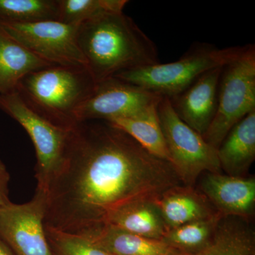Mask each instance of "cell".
<instances>
[{
    "label": "cell",
    "mask_w": 255,
    "mask_h": 255,
    "mask_svg": "<svg viewBox=\"0 0 255 255\" xmlns=\"http://www.w3.org/2000/svg\"><path fill=\"white\" fill-rule=\"evenodd\" d=\"M182 184L171 163L105 121L74 127L65 160L46 192L44 226L90 238L117 211Z\"/></svg>",
    "instance_id": "6da1fadb"
},
{
    "label": "cell",
    "mask_w": 255,
    "mask_h": 255,
    "mask_svg": "<svg viewBox=\"0 0 255 255\" xmlns=\"http://www.w3.org/2000/svg\"><path fill=\"white\" fill-rule=\"evenodd\" d=\"M77 38L96 84L128 70L159 63L155 43L124 11L82 23Z\"/></svg>",
    "instance_id": "7a4b0ae2"
},
{
    "label": "cell",
    "mask_w": 255,
    "mask_h": 255,
    "mask_svg": "<svg viewBox=\"0 0 255 255\" xmlns=\"http://www.w3.org/2000/svg\"><path fill=\"white\" fill-rule=\"evenodd\" d=\"M96 82L86 68L52 65L23 77L16 91L30 110L65 128L78 124L76 112Z\"/></svg>",
    "instance_id": "3957f363"
},
{
    "label": "cell",
    "mask_w": 255,
    "mask_h": 255,
    "mask_svg": "<svg viewBox=\"0 0 255 255\" xmlns=\"http://www.w3.org/2000/svg\"><path fill=\"white\" fill-rule=\"evenodd\" d=\"M243 48H219L209 43H195L172 63H159L128 70L114 77L155 95L170 98L185 90L206 72L226 65L237 57Z\"/></svg>",
    "instance_id": "277c9868"
},
{
    "label": "cell",
    "mask_w": 255,
    "mask_h": 255,
    "mask_svg": "<svg viewBox=\"0 0 255 255\" xmlns=\"http://www.w3.org/2000/svg\"><path fill=\"white\" fill-rule=\"evenodd\" d=\"M255 110V46H243L237 57L223 67L218 107L214 121L203 137L219 148L231 128Z\"/></svg>",
    "instance_id": "5b68a950"
},
{
    "label": "cell",
    "mask_w": 255,
    "mask_h": 255,
    "mask_svg": "<svg viewBox=\"0 0 255 255\" xmlns=\"http://www.w3.org/2000/svg\"><path fill=\"white\" fill-rule=\"evenodd\" d=\"M157 112L171 164L184 185L194 187L201 174L221 173L217 149L178 117L169 98L162 97Z\"/></svg>",
    "instance_id": "8992f818"
},
{
    "label": "cell",
    "mask_w": 255,
    "mask_h": 255,
    "mask_svg": "<svg viewBox=\"0 0 255 255\" xmlns=\"http://www.w3.org/2000/svg\"><path fill=\"white\" fill-rule=\"evenodd\" d=\"M0 110L14 119L29 135L35 151L36 189L46 193L68 152L73 128L50 123L23 103L16 92L0 95Z\"/></svg>",
    "instance_id": "52a82bcc"
},
{
    "label": "cell",
    "mask_w": 255,
    "mask_h": 255,
    "mask_svg": "<svg viewBox=\"0 0 255 255\" xmlns=\"http://www.w3.org/2000/svg\"><path fill=\"white\" fill-rule=\"evenodd\" d=\"M11 36L38 58L60 66L86 68L79 47L78 26L58 20L29 23L0 22Z\"/></svg>",
    "instance_id": "ba28073f"
},
{
    "label": "cell",
    "mask_w": 255,
    "mask_h": 255,
    "mask_svg": "<svg viewBox=\"0 0 255 255\" xmlns=\"http://www.w3.org/2000/svg\"><path fill=\"white\" fill-rule=\"evenodd\" d=\"M46 193L36 189L24 204L0 207V238L15 255H53L46 237Z\"/></svg>",
    "instance_id": "9c48e42d"
},
{
    "label": "cell",
    "mask_w": 255,
    "mask_h": 255,
    "mask_svg": "<svg viewBox=\"0 0 255 255\" xmlns=\"http://www.w3.org/2000/svg\"><path fill=\"white\" fill-rule=\"evenodd\" d=\"M163 97L120 79L111 78L97 83L91 96L76 112L78 123L128 118L157 105Z\"/></svg>",
    "instance_id": "30bf717a"
},
{
    "label": "cell",
    "mask_w": 255,
    "mask_h": 255,
    "mask_svg": "<svg viewBox=\"0 0 255 255\" xmlns=\"http://www.w3.org/2000/svg\"><path fill=\"white\" fill-rule=\"evenodd\" d=\"M222 68L206 72L185 90L169 98L178 117L202 135L207 131L217 111Z\"/></svg>",
    "instance_id": "8fae6325"
},
{
    "label": "cell",
    "mask_w": 255,
    "mask_h": 255,
    "mask_svg": "<svg viewBox=\"0 0 255 255\" xmlns=\"http://www.w3.org/2000/svg\"><path fill=\"white\" fill-rule=\"evenodd\" d=\"M201 191L223 217L248 221L255 210V177H236L221 173H205Z\"/></svg>",
    "instance_id": "7c38bea8"
},
{
    "label": "cell",
    "mask_w": 255,
    "mask_h": 255,
    "mask_svg": "<svg viewBox=\"0 0 255 255\" xmlns=\"http://www.w3.org/2000/svg\"><path fill=\"white\" fill-rule=\"evenodd\" d=\"M155 202L167 231L218 213L201 191L184 184L166 191Z\"/></svg>",
    "instance_id": "4fadbf2b"
},
{
    "label": "cell",
    "mask_w": 255,
    "mask_h": 255,
    "mask_svg": "<svg viewBox=\"0 0 255 255\" xmlns=\"http://www.w3.org/2000/svg\"><path fill=\"white\" fill-rule=\"evenodd\" d=\"M217 153L221 169L226 174L246 177L255 159V110L231 128Z\"/></svg>",
    "instance_id": "5bb4252c"
},
{
    "label": "cell",
    "mask_w": 255,
    "mask_h": 255,
    "mask_svg": "<svg viewBox=\"0 0 255 255\" xmlns=\"http://www.w3.org/2000/svg\"><path fill=\"white\" fill-rule=\"evenodd\" d=\"M53 64L38 58L0 24V95L16 91L23 77Z\"/></svg>",
    "instance_id": "9a60e30c"
},
{
    "label": "cell",
    "mask_w": 255,
    "mask_h": 255,
    "mask_svg": "<svg viewBox=\"0 0 255 255\" xmlns=\"http://www.w3.org/2000/svg\"><path fill=\"white\" fill-rule=\"evenodd\" d=\"M248 222L239 218H223L214 238L204 248L191 253L171 250L167 255H255V232Z\"/></svg>",
    "instance_id": "2e32d148"
},
{
    "label": "cell",
    "mask_w": 255,
    "mask_h": 255,
    "mask_svg": "<svg viewBox=\"0 0 255 255\" xmlns=\"http://www.w3.org/2000/svg\"><path fill=\"white\" fill-rule=\"evenodd\" d=\"M158 104L133 117L113 119L107 122L130 135L152 155L171 163L159 122Z\"/></svg>",
    "instance_id": "e0dca14e"
},
{
    "label": "cell",
    "mask_w": 255,
    "mask_h": 255,
    "mask_svg": "<svg viewBox=\"0 0 255 255\" xmlns=\"http://www.w3.org/2000/svg\"><path fill=\"white\" fill-rule=\"evenodd\" d=\"M155 201H137L124 206L110 218L107 226L162 241L167 228Z\"/></svg>",
    "instance_id": "ac0fdd59"
},
{
    "label": "cell",
    "mask_w": 255,
    "mask_h": 255,
    "mask_svg": "<svg viewBox=\"0 0 255 255\" xmlns=\"http://www.w3.org/2000/svg\"><path fill=\"white\" fill-rule=\"evenodd\" d=\"M88 239L111 255H167L171 251L162 241L149 239L110 226Z\"/></svg>",
    "instance_id": "d6986e66"
},
{
    "label": "cell",
    "mask_w": 255,
    "mask_h": 255,
    "mask_svg": "<svg viewBox=\"0 0 255 255\" xmlns=\"http://www.w3.org/2000/svg\"><path fill=\"white\" fill-rule=\"evenodd\" d=\"M223 216L219 212L206 219L169 230L162 241L172 251L191 253L202 249L214 238Z\"/></svg>",
    "instance_id": "ffe728a7"
},
{
    "label": "cell",
    "mask_w": 255,
    "mask_h": 255,
    "mask_svg": "<svg viewBox=\"0 0 255 255\" xmlns=\"http://www.w3.org/2000/svg\"><path fill=\"white\" fill-rule=\"evenodd\" d=\"M58 17V0H0V22L29 23Z\"/></svg>",
    "instance_id": "44dd1931"
},
{
    "label": "cell",
    "mask_w": 255,
    "mask_h": 255,
    "mask_svg": "<svg viewBox=\"0 0 255 255\" xmlns=\"http://www.w3.org/2000/svg\"><path fill=\"white\" fill-rule=\"evenodd\" d=\"M127 0H58V21L78 25L109 13L123 12Z\"/></svg>",
    "instance_id": "7402d4cb"
},
{
    "label": "cell",
    "mask_w": 255,
    "mask_h": 255,
    "mask_svg": "<svg viewBox=\"0 0 255 255\" xmlns=\"http://www.w3.org/2000/svg\"><path fill=\"white\" fill-rule=\"evenodd\" d=\"M53 255H111L88 238L46 227Z\"/></svg>",
    "instance_id": "603a6c76"
},
{
    "label": "cell",
    "mask_w": 255,
    "mask_h": 255,
    "mask_svg": "<svg viewBox=\"0 0 255 255\" xmlns=\"http://www.w3.org/2000/svg\"><path fill=\"white\" fill-rule=\"evenodd\" d=\"M10 174L5 164L0 159V207L11 202L9 197Z\"/></svg>",
    "instance_id": "cb8c5ba5"
},
{
    "label": "cell",
    "mask_w": 255,
    "mask_h": 255,
    "mask_svg": "<svg viewBox=\"0 0 255 255\" xmlns=\"http://www.w3.org/2000/svg\"><path fill=\"white\" fill-rule=\"evenodd\" d=\"M0 255H15L7 245L0 238Z\"/></svg>",
    "instance_id": "d4e9b609"
}]
</instances>
